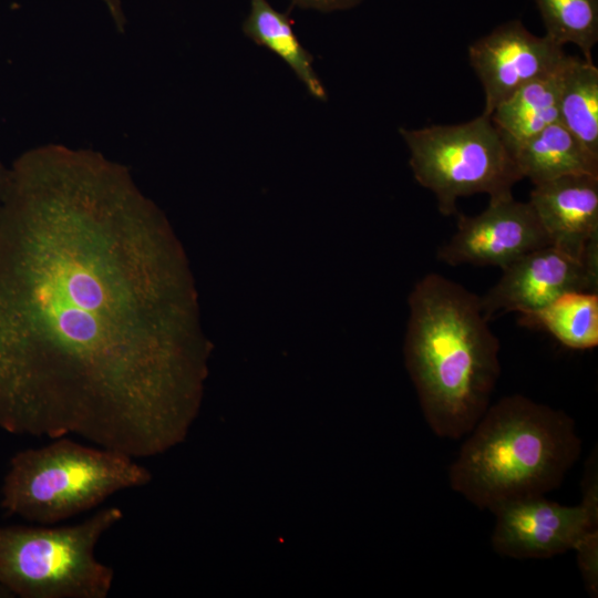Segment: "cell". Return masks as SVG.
Segmentation results:
<instances>
[{"label": "cell", "instance_id": "5b68a950", "mask_svg": "<svg viewBox=\"0 0 598 598\" xmlns=\"http://www.w3.org/2000/svg\"><path fill=\"white\" fill-rule=\"evenodd\" d=\"M124 517L106 507L79 524L0 527V584L22 598H106L114 571L95 548Z\"/></svg>", "mask_w": 598, "mask_h": 598}, {"label": "cell", "instance_id": "ac0fdd59", "mask_svg": "<svg viewBox=\"0 0 598 598\" xmlns=\"http://www.w3.org/2000/svg\"><path fill=\"white\" fill-rule=\"evenodd\" d=\"M585 587L591 597L598 594V528L586 534L574 549Z\"/></svg>", "mask_w": 598, "mask_h": 598}, {"label": "cell", "instance_id": "8fae6325", "mask_svg": "<svg viewBox=\"0 0 598 598\" xmlns=\"http://www.w3.org/2000/svg\"><path fill=\"white\" fill-rule=\"evenodd\" d=\"M528 203L550 245L598 266V175H566L536 184Z\"/></svg>", "mask_w": 598, "mask_h": 598}, {"label": "cell", "instance_id": "277c9868", "mask_svg": "<svg viewBox=\"0 0 598 598\" xmlns=\"http://www.w3.org/2000/svg\"><path fill=\"white\" fill-rule=\"evenodd\" d=\"M135 460L118 451L55 437L10 460L0 506L42 525L69 519L118 492L146 485L151 474Z\"/></svg>", "mask_w": 598, "mask_h": 598}, {"label": "cell", "instance_id": "7a4b0ae2", "mask_svg": "<svg viewBox=\"0 0 598 598\" xmlns=\"http://www.w3.org/2000/svg\"><path fill=\"white\" fill-rule=\"evenodd\" d=\"M405 361L423 416L440 437L468 434L491 404L501 374L499 341L481 299L435 272L413 288Z\"/></svg>", "mask_w": 598, "mask_h": 598}, {"label": "cell", "instance_id": "52a82bcc", "mask_svg": "<svg viewBox=\"0 0 598 598\" xmlns=\"http://www.w3.org/2000/svg\"><path fill=\"white\" fill-rule=\"evenodd\" d=\"M596 456L595 452L588 458L578 505H561L539 495L495 508L493 549L515 559H547L574 550L586 534L598 528Z\"/></svg>", "mask_w": 598, "mask_h": 598}, {"label": "cell", "instance_id": "e0dca14e", "mask_svg": "<svg viewBox=\"0 0 598 598\" xmlns=\"http://www.w3.org/2000/svg\"><path fill=\"white\" fill-rule=\"evenodd\" d=\"M545 27V37L564 47L575 44L582 59L592 61L598 42V0H534Z\"/></svg>", "mask_w": 598, "mask_h": 598}, {"label": "cell", "instance_id": "5bb4252c", "mask_svg": "<svg viewBox=\"0 0 598 598\" xmlns=\"http://www.w3.org/2000/svg\"><path fill=\"white\" fill-rule=\"evenodd\" d=\"M563 68L522 86L493 111L489 117L505 143L524 141L559 122Z\"/></svg>", "mask_w": 598, "mask_h": 598}, {"label": "cell", "instance_id": "7c38bea8", "mask_svg": "<svg viewBox=\"0 0 598 598\" xmlns=\"http://www.w3.org/2000/svg\"><path fill=\"white\" fill-rule=\"evenodd\" d=\"M506 145L522 178H528L533 185L566 175H598V158L560 122Z\"/></svg>", "mask_w": 598, "mask_h": 598}, {"label": "cell", "instance_id": "9c48e42d", "mask_svg": "<svg viewBox=\"0 0 598 598\" xmlns=\"http://www.w3.org/2000/svg\"><path fill=\"white\" fill-rule=\"evenodd\" d=\"M567 54L547 37L529 32L519 20L497 25L468 47V60L485 95L484 115L527 83L561 69Z\"/></svg>", "mask_w": 598, "mask_h": 598}, {"label": "cell", "instance_id": "44dd1931", "mask_svg": "<svg viewBox=\"0 0 598 598\" xmlns=\"http://www.w3.org/2000/svg\"><path fill=\"white\" fill-rule=\"evenodd\" d=\"M10 176V167L4 166L0 162V199L3 196Z\"/></svg>", "mask_w": 598, "mask_h": 598}, {"label": "cell", "instance_id": "8992f818", "mask_svg": "<svg viewBox=\"0 0 598 598\" xmlns=\"http://www.w3.org/2000/svg\"><path fill=\"white\" fill-rule=\"evenodd\" d=\"M417 183L431 190L444 216L457 213V198L512 195L522 179L512 154L489 116L461 124L399 130Z\"/></svg>", "mask_w": 598, "mask_h": 598}, {"label": "cell", "instance_id": "9a60e30c", "mask_svg": "<svg viewBox=\"0 0 598 598\" xmlns=\"http://www.w3.org/2000/svg\"><path fill=\"white\" fill-rule=\"evenodd\" d=\"M519 316L522 324L545 330L569 349L598 346L597 291L566 292L542 309Z\"/></svg>", "mask_w": 598, "mask_h": 598}, {"label": "cell", "instance_id": "6da1fadb", "mask_svg": "<svg viewBox=\"0 0 598 598\" xmlns=\"http://www.w3.org/2000/svg\"><path fill=\"white\" fill-rule=\"evenodd\" d=\"M202 373L184 261L128 168L60 144L17 157L0 199V427L153 456L185 435Z\"/></svg>", "mask_w": 598, "mask_h": 598}, {"label": "cell", "instance_id": "3957f363", "mask_svg": "<svg viewBox=\"0 0 598 598\" xmlns=\"http://www.w3.org/2000/svg\"><path fill=\"white\" fill-rule=\"evenodd\" d=\"M450 466L451 488L480 509L558 488L581 453L564 411L513 394L489 404Z\"/></svg>", "mask_w": 598, "mask_h": 598}, {"label": "cell", "instance_id": "4fadbf2b", "mask_svg": "<svg viewBox=\"0 0 598 598\" xmlns=\"http://www.w3.org/2000/svg\"><path fill=\"white\" fill-rule=\"evenodd\" d=\"M243 32L249 40L280 58L311 96L327 100V91L313 65V56L301 44L287 14L276 10L267 0H249Z\"/></svg>", "mask_w": 598, "mask_h": 598}, {"label": "cell", "instance_id": "ba28073f", "mask_svg": "<svg viewBox=\"0 0 598 598\" xmlns=\"http://www.w3.org/2000/svg\"><path fill=\"white\" fill-rule=\"evenodd\" d=\"M550 245L533 207L512 195L489 199L476 216L461 215L437 258L450 265L504 269L525 254Z\"/></svg>", "mask_w": 598, "mask_h": 598}, {"label": "cell", "instance_id": "30bf717a", "mask_svg": "<svg viewBox=\"0 0 598 598\" xmlns=\"http://www.w3.org/2000/svg\"><path fill=\"white\" fill-rule=\"evenodd\" d=\"M502 270L499 280L480 297L488 321L505 312H534L566 292L598 290V266L553 245L534 249Z\"/></svg>", "mask_w": 598, "mask_h": 598}, {"label": "cell", "instance_id": "d6986e66", "mask_svg": "<svg viewBox=\"0 0 598 598\" xmlns=\"http://www.w3.org/2000/svg\"><path fill=\"white\" fill-rule=\"evenodd\" d=\"M300 9L331 13L353 9L364 0H290Z\"/></svg>", "mask_w": 598, "mask_h": 598}, {"label": "cell", "instance_id": "ffe728a7", "mask_svg": "<svg viewBox=\"0 0 598 598\" xmlns=\"http://www.w3.org/2000/svg\"><path fill=\"white\" fill-rule=\"evenodd\" d=\"M106 4L116 28L123 31L125 24V18L121 6V0H103Z\"/></svg>", "mask_w": 598, "mask_h": 598}, {"label": "cell", "instance_id": "2e32d148", "mask_svg": "<svg viewBox=\"0 0 598 598\" xmlns=\"http://www.w3.org/2000/svg\"><path fill=\"white\" fill-rule=\"evenodd\" d=\"M559 122L598 158V69L568 55L560 74Z\"/></svg>", "mask_w": 598, "mask_h": 598}]
</instances>
